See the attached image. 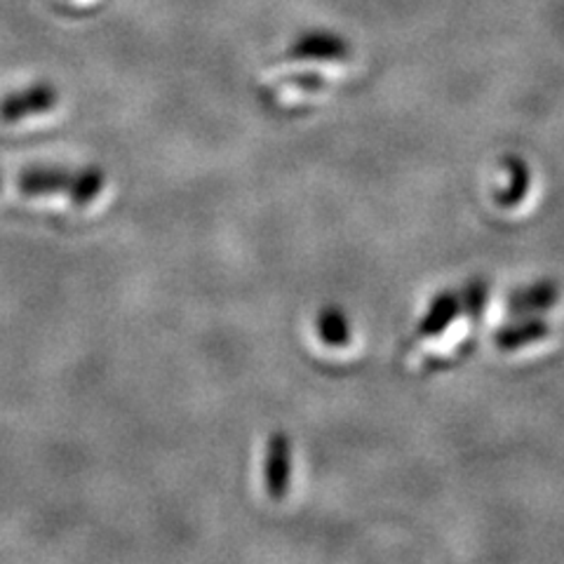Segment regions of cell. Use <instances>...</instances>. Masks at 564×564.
Segmentation results:
<instances>
[{"label":"cell","instance_id":"cell-1","mask_svg":"<svg viewBox=\"0 0 564 564\" xmlns=\"http://www.w3.org/2000/svg\"><path fill=\"white\" fill-rule=\"evenodd\" d=\"M59 101V93L50 83H35L24 87V90H14L8 97L0 99V120L8 122H22L33 116H43L52 111Z\"/></svg>","mask_w":564,"mask_h":564},{"label":"cell","instance_id":"cell-2","mask_svg":"<svg viewBox=\"0 0 564 564\" xmlns=\"http://www.w3.org/2000/svg\"><path fill=\"white\" fill-rule=\"evenodd\" d=\"M288 57L292 62H346L350 45L332 31H306L292 43Z\"/></svg>","mask_w":564,"mask_h":564},{"label":"cell","instance_id":"cell-3","mask_svg":"<svg viewBox=\"0 0 564 564\" xmlns=\"http://www.w3.org/2000/svg\"><path fill=\"white\" fill-rule=\"evenodd\" d=\"M263 478H267V491L273 501L288 497L292 480V443L285 433H275L269 440Z\"/></svg>","mask_w":564,"mask_h":564},{"label":"cell","instance_id":"cell-4","mask_svg":"<svg viewBox=\"0 0 564 564\" xmlns=\"http://www.w3.org/2000/svg\"><path fill=\"white\" fill-rule=\"evenodd\" d=\"M317 337L323 339V344L334 346V348L348 346L350 344V325H348L346 313L337 306H327L317 313Z\"/></svg>","mask_w":564,"mask_h":564},{"label":"cell","instance_id":"cell-5","mask_svg":"<svg viewBox=\"0 0 564 564\" xmlns=\"http://www.w3.org/2000/svg\"><path fill=\"white\" fill-rule=\"evenodd\" d=\"M458 296L456 294H440L431 311L423 315L421 321V327H419V337H435V334H440L443 329L449 327V323L456 317L458 313Z\"/></svg>","mask_w":564,"mask_h":564},{"label":"cell","instance_id":"cell-6","mask_svg":"<svg viewBox=\"0 0 564 564\" xmlns=\"http://www.w3.org/2000/svg\"><path fill=\"white\" fill-rule=\"evenodd\" d=\"M549 334H551V327L545 323H522L518 327H510V329L501 332L497 344L503 350H516V348H522L527 344L541 341L543 337H549Z\"/></svg>","mask_w":564,"mask_h":564},{"label":"cell","instance_id":"cell-7","mask_svg":"<svg viewBox=\"0 0 564 564\" xmlns=\"http://www.w3.org/2000/svg\"><path fill=\"white\" fill-rule=\"evenodd\" d=\"M557 299V288L553 282H541V285L520 292L513 296V302H510V311L513 313H529V311H539L545 306H553Z\"/></svg>","mask_w":564,"mask_h":564},{"label":"cell","instance_id":"cell-8","mask_svg":"<svg viewBox=\"0 0 564 564\" xmlns=\"http://www.w3.org/2000/svg\"><path fill=\"white\" fill-rule=\"evenodd\" d=\"M508 167H510V176H513V182H510V186H508V191L503 193V196H499V203L503 207H513V205H518L527 196L529 172H527L524 163L518 161V158H510Z\"/></svg>","mask_w":564,"mask_h":564},{"label":"cell","instance_id":"cell-9","mask_svg":"<svg viewBox=\"0 0 564 564\" xmlns=\"http://www.w3.org/2000/svg\"><path fill=\"white\" fill-rule=\"evenodd\" d=\"M0 193H3V170H0Z\"/></svg>","mask_w":564,"mask_h":564}]
</instances>
